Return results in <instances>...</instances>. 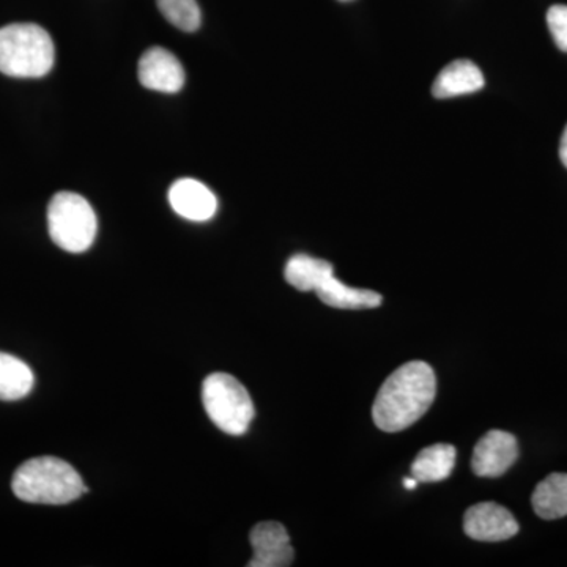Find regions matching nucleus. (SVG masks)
Masks as SVG:
<instances>
[{"label": "nucleus", "instance_id": "nucleus-14", "mask_svg": "<svg viewBox=\"0 0 567 567\" xmlns=\"http://www.w3.org/2000/svg\"><path fill=\"white\" fill-rule=\"evenodd\" d=\"M532 505L544 520L567 516V473H551L533 492Z\"/></svg>", "mask_w": 567, "mask_h": 567}, {"label": "nucleus", "instance_id": "nucleus-18", "mask_svg": "<svg viewBox=\"0 0 567 567\" xmlns=\"http://www.w3.org/2000/svg\"><path fill=\"white\" fill-rule=\"evenodd\" d=\"M547 24L554 37L555 44L563 52H567V7L554 6L547 11Z\"/></svg>", "mask_w": 567, "mask_h": 567}, {"label": "nucleus", "instance_id": "nucleus-16", "mask_svg": "<svg viewBox=\"0 0 567 567\" xmlns=\"http://www.w3.org/2000/svg\"><path fill=\"white\" fill-rule=\"evenodd\" d=\"M35 377L20 358L0 352V401H18L31 393Z\"/></svg>", "mask_w": 567, "mask_h": 567}, {"label": "nucleus", "instance_id": "nucleus-3", "mask_svg": "<svg viewBox=\"0 0 567 567\" xmlns=\"http://www.w3.org/2000/svg\"><path fill=\"white\" fill-rule=\"evenodd\" d=\"M54 43L37 24H10L0 29V73L11 78H43L54 65Z\"/></svg>", "mask_w": 567, "mask_h": 567}, {"label": "nucleus", "instance_id": "nucleus-13", "mask_svg": "<svg viewBox=\"0 0 567 567\" xmlns=\"http://www.w3.org/2000/svg\"><path fill=\"white\" fill-rule=\"evenodd\" d=\"M322 303L336 309H372L382 305V295L372 290L353 289L330 276L316 290Z\"/></svg>", "mask_w": 567, "mask_h": 567}, {"label": "nucleus", "instance_id": "nucleus-8", "mask_svg": "<svg viewBox=\"0 0 567 567\" xmlns=\"http://www.w3.org/2000/svg\"><path fill=\"white\" fill-rule=\"evenodd\" d=\"M249 543L254 548L249 567L292 566L295 554L290 536L279 522H260L251 529Z\"/></svg>", "mask_w": 567, "mask_h": 567}, {"label": "nucleus", "instance_id": "nucleus-5", "mask_svg": "<svg viewBox=\"0 0 567 567\" xmlns=\"http://www.w3.org/2000/svg\"><path fill=\"white\" fill-rule=\"evenodd\" d=\"M203 401L205 412L216 427L229 435H244L256 415L248 390L235 377L224 372L205 379Z\"/></svg>", "mask_w": 567, "mask_h": 567}, {"label": "nucleus", "instance_id": "nucleus-11", "mask_svg": "<svg viewBox=\"0 0 567 567\" xmlns=\"http://www.w3.org/2000/svg\"><path fill=\"white\" fill-rule=\"evenodd\" d=\"M483 71L470 61H454L440 71L432 85V95L435 99L446 100L454 96L468 95L484 87Z\"/></svg>", "mask_w": 567, "mask_h": 567}, {"label": "nucleus", "instance_id": "nucleus-21", "mask_svg": "<svg viewBox=\"0 0 567 567\" xmlns=\"http://www.w3.org/2000/svg\"><path fill=\"white\" fill-rule=\"evenodd\" d=\"M339 2H352V0H339Z\"/></svg>", "mask_w": 567, "mask_h": 567}, {"label": "nucleus", "instance_id": "nucleus-20", "mask_svg": "<svg viewBox=\"0 0 567 567\" xmlns=\"http://www.w3.org/2000/svg\"><path fill=\"white\" fill-rule=\"evenodd\" d=\"M417 484L420 483H417V481L413 476L405 477L404 480V487L406 488V491H413V488L417 487Z\"/></svg>", "mask_w": 567, "mask_h": 567}, {"label": "nucleus", "instance_id": "nucleus-17", "mask_svg": "<svg viewBox=\"0 0 567 567\" xmlns=\"http://www.w3.org/2000/svg\"><path fill=\"white\" fill-rule=\"evenodd\" d=\"M163 17L183 32H196L199 29L200 9L196 0H156Z\"/></svg>", "mask_w": 567, "mask_h": 567}, {"label": "nucleus", "instance_id": "nucleus-10", "mask_svg": "<svg viewBox=\"0 0 567 567\" xmlns=\"http://www.w3.org/2000/svg\"><path fill=\"white\" fill-rule=\"evenodd\" d=\"M169 203L173 210L189 221H208L215 216L218 200L203 182L181 178L171 186Z\"/></svg>", "mask_w": 567, "mask_h": 567}, {"label": "nucleus", "instance_id": "nucleus-9", "mask_svg": "<svg viewBox=\"0 0 567 567\" xmlns=\"http://www.w3.org/2000/svg\"><path fill=\"white\" fill-rule=\"evenodd\" d=\"M137 76L145 89L163 93L181 91L186 78L181 61L164 48H152L144 52Z\"/></svg>", "mask_w": 567, "mask_h": 567}, {"label": "nucleus", "instance_id": "nucleus-1", "mask_svg": "<svg viewBox=\"0 0 567 567\" xmlns=\"http://www.w3.org/2000/svg\"><path fill=\"white\" fill-rule=\"evenodd\" d=\"M436 394L434 369L424 361H410L395 369L377 393L372 417L380 431H404L431 409Z\"/></svg>", "mask_w": 567, "mask_h": 567}, {"label": "nucleus", "instance_id": "nucleus-6", "mask_svg": "<svg viewBox=\"0 0 567 567\" xmlns=\"http://www.w3.org/2000/svg\"><path fill=\"white\" fill-rule=\"evenodd\" d=\"M465 535L481 543H499L518 533L516 517L496 503H480L470 507L464 517Z\"/></svg>", "mask_w": 567, "mask_h": 567}, {"label": "nucleus", "instance_id": "nucleus-19", "mask_svg": "<svg viewBox=\"0 0 567 567\" xmlns=\"http://www.w3.org/2000/svg\"><path fill=\"white\" fill-rule=\"evenodd\" d=\"M559 158H561L563 164L567 167V125L565 133H563L561 144H559Z\"/></svg>", "mask_w": 567, "mask_h": 567}, {"label": "nucleus", "instance_id": "nucleus-4", "mask_svg": "<svg viewBox=\"0 0 567 567\" xmlns=\"http://www.w3.org/2000/svg\"><path fill=\"white\" fill-rule=\"evenodd\" d=\"M48 229L52 241L66 252L87 251L99 230L92 205L76 193L62 192L48 207Z\"/></svg>", "mask_w": 567, "mask_h": 567}, {"label": "nucleus", "instance_id": "nucleus-7", "mask_svg": "<svg viewBox=\"0 0 567 567\" xmlns=\"http://www.w3.org/2000/svg\"><path fill=\"white\" fill-rule=\"evenodd\" d=\"M518 443L516 436L505 431L487 432L473 451L472 468L476 476L498 477L516 464Z\"/></svg>", "mask_w": 567, "mask_h": 567}, {"label": "nucleus", "instance_id": "nucleus-2", "mask_svg": "<svg viewBox=\"0 0 567 567\" xmlns=\"http://www.w3.org/2000/svg\"><path fill=\"white\" fill-rule=\"evenodd\" d=\"M14 495L33 505H66L87 492L80 473L58 457L24 462L11 481Z\"/></svg>", "mask_w": 567, "mask_h": 567}, {"label": "nucleus", "instance_id": "nucleus-15", "mask_svg": "<svg viewBox=\"0 0 567 567\" xmlns=\"http://www.w3.org/2000/svg\"><path fill=\"white\" fill-rule=\"evenodd\" d=\"M286 281L300 292H316L324 279L334 275L333 265L323 259L297 254L286 265Z\"/></svg>", "mask_w": 567, "mask_h": 567}, {"label": "nucleus", "instance_id": "nucleus-12", "mask_svg": "<svg viewBox=\"0 0 567 567\" xmlns=\"http://www.w3.org/2000/svg\"><path fill=\"white\" fill-rule=\"evenodd\" d=\"M456 447L446 443L424 447L412 464L417 483H440L451 476L456 466Z\"/></svg>", "mask_w": 567, "mask_h": 567}]
</instances>
